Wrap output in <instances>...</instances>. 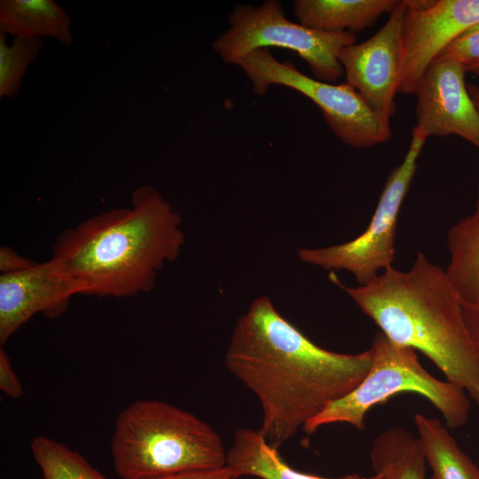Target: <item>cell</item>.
Masks as SVG:
<instances>
[{
    "label": "cell",
    "instance_id": "6da1fadb",
    "mask_svg": "<svg viewBox=\"0 0 479 479\" xmlns=\"http://www.w3.org/2000/svg\"><path fill=\"white\" fill-rule=\"evenodd\" d=\"M224 363L257 397L260 431L279 449L361 382L373 352L325 349L280 315L269 297L261 296L238 318Z\"/></svg>",
    "mask_w": 479,
    "mask_h": 479
},
{
    "label": "cell",
    "instance_id": "7a4b0ae2",
    "mask_svg": "<svg viewBox=\"0 0 479 479\" xmlns=\"http://www.w3.org/2000/svg\"><path fill=\"white\" fill-rule=\"evenodd\" d=\"M182 218L158 190L144 185L131 207L105 211L63 231L51 259L79 294L130 297L153 290L159 271L185 244Z\"/></svg>",
    "mask_w": 479,
    "mask_h": 479
},
{
    "label": "cell",
    "instance_id": "3957f363",
    "mask_svg": "<svg viewBox=\"0 0 479 479\" xmlns=\"http://www.w3.org/2000/svg\"><path fill=\"white\" fill-rule=\"evenodd\" d=\"M329 279L387 338L420 351L479 407V349L445 270L418 252L409 270L390 266L365 285L346 287L334 271Z\"/></svg>",
    "mask_w": 479,
    "mask_h": 479
},
{
    "label": "cell",
    "instance_id": "277c9868",
    "mask_svg": "<svg viewBox=\"0 0 479 479\" xmlns=\"http://www.w3.org/2000/svg\"><path fill=\"white\" fill-rule=\"evenodd\" d=\"M121 479H150L226 466L217 432L190 412L159 400H137L117 416L111 439Z\"/></svg>",
    "mask_w": 479,
    "mask_h": 479
},
{
    "label": "cell",
    "instance_id": "5b68a950",
    "mask_svg": "<svg viewBox=\"0 0 479 479\" xmlns=\"http://www.w3.org/2000/svg\"><path fill=\"white\" fill-rule=\"evenodd\" d=\"M370 349L373 363L367 374L353 390L309 420L302 428L307 435L336 422L364 430L365 415L373 407L404 392L428 399L442 413L447 428L467 423L470 411L467 392L457 384L432 376L415 349L392 342L381 332L374 335Z\"/></svg>",
    "mask_w": 479,
    "mask_h": 479
},
{
    "label": "cell",
    "instance_id": "8992f818",
    "mask_svg": "<svg viewBox=\"0 0 479 479\" xmlns=\"http://www.w3.org/2000/svg\"><path fill=\"white\" fill-rule=\"evenodd\" d=\"M228 21L229 28L212 43L225 63L237 66L258 49L284 48L296 53L316 79L326 82L342 76L339 53L357 43L351 33L324 32L289 20L278 0H266L259 6L237 4Z\"/></svg>",
    "mask_w": 479,
    "mask_h": 479
},
{
    "label": "cell",
    "instance_id": "52a82bcc",
    "mask_svg": "<svg viewBox=\"0 0 479 479\" xmlns=\"http://www.w3.org/2000/svg\"><path fill=\"white\" fill-rule=\"evenodd\" d=\"M237 66L258 96H264L273 85H280L310 99L334 135L349 146L369 148L392 137L390 122L377 115L347 82L334 84L310 77L292 63L279 61L269 49L252 51Z\"/></svg>",
    "mask_w": 479,
    "mask_h": 479
},
{
    "label": "cell",
    "instance_id": "ba28073f",
    "mask_svg": "<svg viewBox=\"0 0 479 479\" xmlns=\"http://www.w3.org/2000/svg\"><path fill=\"white\" fill-rule=\"evenodd\" d=\"M428 137L420 127L412 128L408 150L389 175L371 221L359 236L339 245L301 248L297 251L299 259L331 271H348L360 285L392 266L399 212Z\"/></svg>",
    "mask_w": 479,
    "mask_h": 479
},
{
    "label": "cell",
    "instance_id": "9c48e42d",
    "mask_svg": "<svg viewBox=\"0 0 479 479\" xmlns=\"http://www.w3.org/2000/svg\"><path fill=\"white\" fill-rule=\"evenodd\" d=\"M406 1H398L383 27L361 43L342 48L339 61L346 82L381 119L390 122L397 111L404 64V25Z\"/></svg>",
    "mask_w": 479,
    "mask_h": 479
},
{
    "label": "cell",
    "instance_id": "30bf717a",
    "mask_svg": "<svg viewBox=\"0 0 479 479\" xmlns=\"http://www.w3.org/2000/svg\"><path fill=\"white\" fill-rule=\"evenodd\" d=\"M404 64L398 92L414 94L428 67L479 23V0H405Z\"/></svg>",
    "mask_w": 479,
    "mask_h": 479
},
{
    "label": "cell",
    "instance_id": "8fae6325",
    "mask_svg": "<svg viewBox=\"0 0 479 479\" xmlns=\"http://www.w3.org/2000/svg\"><path fill=\"white\" fill-rule=\"evenodd\" d=\"M465 67L436 58L418 82L416 126L427 135H456L479 148V111L465 82Z\"/></svg>",
    "mask_w": 479,
    "mask_h": 479
},
{
    "label": "cell",
    "instance_id": "7c38bea8",
    "mask_svg": "<svg viewBox=\"0 0 479 479\" xmlns=\"http://www.w3.org/2000/svg\"><path fill=\"white\" fill-rule=\"evenodd\" d=\"M79 291L51 258L14 272L0 274V343L31 317L43 313L56 318L67 309Z\"/></svg>",
    "mask_w": 479,
    "mask_h": 479
},
{
    "label": "cell",
    "instance_id": "4fadbf2b",
    "mask_svg": "<svg viewBox=\"0 0 479 479\" xmlns=\"http://www.w3.org/2000/svg\"><path fill=\"white\" fill-rule=\"evenodd\" d=\"M397 4L398 0H296L294 13L308 27L355 35L390 13Z\"/></svg>",
    "mask_w": 479,
    "mask_h": 479
},
{
    "label": "cell",
    "instance_id": "5bb4252c",
    "mask_svg": "<svg viewBox=\"0 0 479 479\" xmlns=\"http://www.w3.org/2000/svg\"><path fill=\"white\" fill-rule=\"evenodd\" d=\"M226 467L237 478L251 475L260 479H376L374 475L327 478L297 471L285 461L277 448L268 443L260 429L247 428L235 432L232 444L227 451Z\"/></svg>",
    "mask_w": 479,
    "mask_h": 479
},
{
    "label": "cell",
    "instance_id": "9a60e30c",
    "mask_svg": "<svg viewBox=\"0 0 479 479\" xmlns=\"http://www.w3.org/2000/svg\"><path fill=\"white\" fill-rule=\"evenodd\" d=\"M72 20L52 0H1L0 32L14 37H51L73 44Z\"/></svg>",
    "mask_w": 479,
    "mask_h": 479
},
{
    "label": "cell",
    "instance_id": "2e32d148",
    "mask_svg": "<svg viewBox=\"0 0 479 479\" xmlns=\"http://www.w3.org/2000/svg\"><path fill=\"white\" fill-rule=\"evenodd\" d=\"M450 263L445 273L463 304L479 303V186L475 210L447 235Z\"/></svg>",
    "mask_w": 479,
    "mask_h": 479
},
{
    "label": "cell",
    "instance_id": "e0dca14e",
    "mask_svg": "<svg viewBox=\"0 0 479 479\" xmlns=\"http://www.w3.org/2000/svg\"><path fill=\"white\" fill-rule=\"evenodd\" d=\"M414 423L432 474L428 479H479V467L440 420L417 413Z\"/></svg>",
    "mask_w": 479,
    "mask_h": 479
},
{
    "label": "cell",
    "instance_id": "ac0fdd59",
    "mask_svg": "<svg viewBox=\"0 0 479 479\" xmlns=\"http://www.w3.org/2000/svg\"><path fill=\"white\" fill-rule=\"evenodd\" d=\"M370 459L376 479H426L420 440L402 427H392L373 440Z\"/></svg>",
    "mask_w": 479,
    "mask_h": 479
},
{
    "label": "cell",
    "instance_id": "d6986e66",
    "mask_svg": "<svg viewBox=\"0 0 479 479\" xmlns=\"http://www.w3.org/2000/svg\"><path fill=\"white\" fill-rule=\"evenodd\" d=\"M30 449L43 479H108L79 452L48 436L34 437Z\"/></svg>",
    "mask_w": 479,
    "mask_h": 479
},
{
    "label": "cell",
    "instance_id": "ffe728a7",
    "mask_svg": "<svg viewBox=\"0 0 479 479\" xmlns=\"http://www.w3.org/2000/svg\"><path fill=\"white\" fill-rule=\"evenodd\" d=\"M43 48L40 37H14L7 44L5 34L0 32V97L14 98L29 66Z\"/></svg>",
    "mask_w": 479,
    "mask_h": 479
},
{
    "label": "cell",
    "instance_id": "44dd1931",
    "mask_svg": "<svg viewBox=\"0 0 479 479\" xmlns=\"http://www.w3.org/2000/svg\"><path fill=\"white\" fill-rule=\"evenodd\" d=\"M436 58L456 60L465 67L479 61V23L459 35Z\"/></svg>",
    "mask_w": 479,
    "mask_h": 479
},
{
    "label": "cell",
    "instance_id": "7402d4cb",
    "mask_svg": "<svg viewBox=\"0 0 479 479\" xmlns=\"http://www.w3.org/2000/svg\"><path fill=\"white\" fill-rule=\"evenodd\" d=\"M0 389L12 398H20L23 394L22 385L3 348L0 349Z\"/></svg>",
    "mask_w": 479,
    "mask_h": 479
},
{
    "label": "cell",
    "instance_id": "603a6c76",
    "mask_svg": "<svg viewBox=\"0 0 479 479\" xmlns=\"http://www.w3.org/2000/svg\"><path fill=\"white\" fill-rule=\"evenodd\" d=\"M35 263L20 255L12 248L3 246L0 248L1 273H9L27 269Z\"/></svg>",
    "mask_w": 479,
    "mask_h": 479
},
{
    "label": "cell",
    "instance_id": "cb8c5ba5",
    "mask_svg": "<svg viewBox=\"0 0 479 479\" xmlns=\"http://www.w3.org/2000/svg\"><path fill=\"white\" fill-rule=\"evenodd\" d=\"M150 479H238L228 467L217 469L184 472Z\"/></svg>",
    "mask_w": 479,
    "mask_h": 479
},
{
    "label": "cell",
    "instance_id": "d4e9b609",
    "mask_svg": "<svg viewBox=\"0 0 479 479\" xmlns=\"http://www.w3.org/2000/svg\"><path fill=\"white\" fill-rule=\"evenodd\" d=\"M462 313L471 338L479 349V303L476 305L462 303Z\"/></svg>",
    "mask_w": 479,
    "mask_h": 479
},
{
    "label": "cell",
    "instance_id": "484cf974",
    "mask_svg": "<svg viewBox=\"0 0 479 479\" xmlns=\"http://www.w3.org/2000/svg\"><path fill=\"white\" fill-rule=\"evenodd\" d=\"M468 93L475 105L477 110L479 111V85L474 83L467 84Z\"/></svg>",
    "mask_w": 479,
    "mask_h": 479
},
{
    "label": "cell",
    "instance_id": "4316f807",
    "mask_svg": "<svg viewBox=\"0 0 479 479\" xmlns=\"http://www.w3.org/2000/svg\"><path fill=\"white\" fill-rule=\"evenodd\" d=\"M467 72L472 73L475 75H479V61H476L465 67Z\"/></svg>",
    "mask_w": 479,
    "mask_h": 479
}]
</instances>
